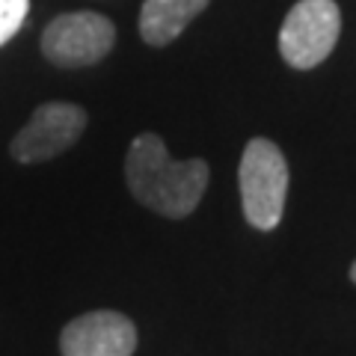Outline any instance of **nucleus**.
I'll list each match as a JSON object with an SVG mask.
<instances>
[{"label":"nucleus","instance_id":"f257e3e1","mask_svg":"<svg viewBox=\"0 0 356 356\" xmlns=\"http://www.w3.org/2000/svg\"><path fill=\"white\" fill-rule=\"evenodd\" d=\"M205 161H172L158 134L134 137L125 158V181L134 199L170 220L193 214L208 187Z\"/></svg>","mask_w":356,"mask_h":356},{"label":"nucleus","instance_id":"0eeeda50","mask_svg":"<svg viewBox=\"0 0 356 356\" xmlns=\"http://www.w3.org/2000/svg\"><path fill=\"white\" fill-rule=\"evenodd\" d=\"M208 6V0H146L140 9V36L143 42L170 44L181 36V30Z\"/></svg>","mask_w":356,"mask_h":356},{"label":"nucleus","instance_id":"1a4fd4ad","mask_svg":"<svg viewBox=\"0 0 356 356\" xmlns=\"http://www.w3.org/2000/svg\"><path fill=\"white\" fill-rule=\"evenodd\" d=\"M350 280L356 282V261H353V267H350Z\"/></svg>","mask_w":356,"mask_h":356},{"label":"nucleus","instance_id":"7ed1b4c3","mask_svg":"<svg viewBox=\"0 0 356 356\" xmlns=\"http://www.w3.org/2000/svg\"><path fill=\"white\" fill-rule=\"evenodd\" d=\"M341 13L336 0H300L285 15L280 30V54L294 69H315L339 42Z\"/></svg>","mask_w":356,"mask_h":356},{"label":"nucleus","instance_id":"6e6552de","mask_svg":"<svg viewBox=\"0 0 356 356\" xmlns=\"http://www.w3.org/2000/svg\"><path fill=\"white\" fill-rule=\"evenodd\" d=\"M30 0H0V44H6L24 24Z\"/></svg>","mask_w":356,"mask_h":356},{"label":"nucleus","instance_id":"39448f33","mask_svg":"<svg viewBox=\"0 0 356 356\" xmlns=\"http://www.w3.org/2000/svg\"><path fill=\"white\" fill-rule=\"evenodd\" d=\"M86 128V110L69 102H48L42 104L30 122L15 134L13 158L21 163H42L72 149Z\"/></svg>","mask_w":356,"mask_h":356},{"label":"nucleus","instance_id":"f03ea898","mask_svg":"<svg viewBox=\"0 0 356 356\" xmlns=\"http://www.w3.org/2000/svg\"><path fill=\"white\" fill-rule=\"evenodd\" d=\"M241 205L250 226L270 232L280 226L288 196V163L273 140L255 137L247 143L238 166Z\"/></svg>","mask_w":356,"mask_h":356},{"label":"nucleus","instance_id":"20e7f679","mask_svg":"<svg viewBox=\"0 0 356 356\" xmlns=\"http://www.w3.org/2000/svg\"><path fill=\"white\" fill-rule=\"evenodd\" d=\"M116 42L113 21L98 13L57 15L42 33V54L60 69H83L104 60Z\"/></svg>","mask_w":356,"mask_h":356},{"label":"nucleus","instance_id":"423d86ee","mask_svg":"<svg viewBox=\"0 0 356 356\" xmlns=\"http://www.w3.org/2000/svg\"><path fill=\"white\" fill-rule=\"evenodd\" d=\"M60 350L63 356H131L137 350V330L122 312H86L65 324Z\"/></svg>","mask_w":356,"mask_h":356}]
</instances>
